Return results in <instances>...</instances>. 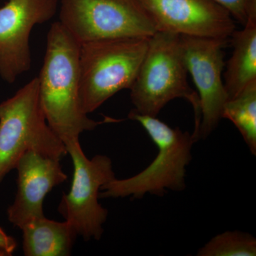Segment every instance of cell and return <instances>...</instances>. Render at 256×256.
<instances>
[{"mask_svg":"<svg viewBox=\"0 0 256 256\" xmlns=\"http://www.w3.org/2000/svg\"><path fill=\"white\" fill-rule=\"evenodd\" d=\"M46 42L38 77L40 102L47 124L64 144L79 141L84 131L101 124L120 121L108 117L96 121L82 110L79 95L80 44L60 22L52 25Z\"/></svg>","mask_w":256,"mask_h":256,"instance_id":"cell-1","label":"cell"},{"mask_svg":"<svg viewBox=\"0 0 256 256\" xmlns=\"http://www.w3.org/2000/svg\"><path fill=\"white\" fill-rule=\"evenodd\" d=\"M188 72L185 65L180 35L156 32L150 37L148 48L130 90V98L138 114L156 117L170 101L184 98L192 104L194 112L196 136L201 122L198 92L190 87Z\"/></svg>","mask_w":256,"mask_h":256,"instance_id":"cell-2","label":"cell"},{"mask_svg":"<svg viewBox=\"0 0 256 256\" xmlns=\"http://www.w3.org/2000/svg\"><path fill=\"white\" fill-rule=\"evenodd\" d=\"M128 118L144 128L156 144V159L139 174L124 180H114L104 185L100 198H142L146 194L164 196L166 190L182 192L186 188V168L191 162L195 141L192 134L170 127L156 117L132 110Z\"/></svg>","mask_w":256,"mask_h":256,"instance_id":"cell-3","label":"cell"},{"mask_svg":"<svg viewBox=\"0 0 256 256\" xmlns=\"http://www.w3.org/2000/svg\"><path fill=\"white\" fill-rule=\"evenodd\" d=\"M150 37L96 40L80 44L79 95L82 110L92 114L134 82Z\"/></svg>","mask_w":256,"mask_h":256,"instance_id":"cell-4","label":"cell"},{"mask_svg":"<svg viewBox=\"0 0 256 256\" xmlns=\"http://www.w3.org/2000/svg\"><path fill=\"white\" fill-rule=\"evenodd\" d=\"M30 150L60 160L68 153L47 124L40 102L38 77L0 104V183Z\"/></svg>","mask_w":256,"mask_h":256,"instance_id":"cell-5","label":"cell"},{"mask_svg":"<svg viewBox=\"0 0 256 256\" xmlns=\"http://www.w3.org/2000/svg\"><path fill=\"white\" fill-rule=\"evenodd\" d=\"M60 22L80 44L158 32L137 0H60Z\"/></svg>","mask_w":256,"mask_h":256,"instance_id":"cell-6","label":"cell"},{"mask_svg":"<svg viewBox=\"0 0 256 256\" xmlns=\"http://www.w3.org/2000/svg\"><path fill=\"white\" fill-rule=\"evenodd\" d=\"M66 146L73 161V180L68 193L60 200L58 212L84 240H100L108 212L99 203V194L116 178L112 160L102 154L88 159L79 141Z\"/></svg>","mask_w":256,"mask_h":256,"instance_id":"cell-7","label":"cell"},{"mask_svg":"<svg viewBox=\"0 0 256 256\" xmlns=\"http://www.w3.org/2000/svg\"><path fill=\"white\" fill-rule=\"evenodd\" d=\"M228 40L180 35L185 65L200 97L201 122L196 141L208 138L223 118L224 106L228 100L222 77L224 50Z\"/></svg>","mask_w":256,"mask_h":256,"instance_id":"cell-8","label":"cell"},{"mask_svg":"<svg viewBox=\"0 0 256 256\" xmlns=\"http://www.w3.org/2000/svg\"><path fill=\"white\" fill-rule=\"evenodd\" d=\"M58 0H8L0 8V76L12 84L31 68L30 38L36 24L50 21Z\"/></svg>","mask_w":256,"mask_h":256,"instance_id":"cell-9","label":"cell"},{"mask_svg":"<svg viewBox=\"0 0 256 256\" xmlns=\"http://www.w3.org/2000/svg\"><path fill=\"white\" fill-rule=\"evenodd\" d=\"M158 32L186 36L228 38L233 18L214 0H137Z\"/></svg>","mask_w":256,"mask_h":256,"instance_id":"cell-10","label":"cell"},{"mask_svg":"<svg viewBox=\"0 0 256 256\" xmlns=\"http://www.w3.org/2000/svg\"><path fill=\"white\" fill-rule=\"evenodd\" d=\"M18 192L8 210V220L21 229L25 224L44 216V200L55 186L66 181L60 160L38 152H25L16 163Z\"/></svg>","mask_w":256,"mask_h":256,"instance_id":"cell-11","label":"cell"},{"mask_svg":"<svg viewBox=\"0 0 256 256\" xmlns=\"http://www.w3.org/2000/svg\"><path fill=\"white\" fill-rule=\"evenodd\" d=\"M230 37L233 54L224 76L228 100L256 82V20L249 22L242 30H235Z\"/></svg>","mask_w":256,"mask_h":256,"instance_id":"cell-12","label":"cell"},{"mask_svg":"<svg viewBox=\"0 0 256 256\" xmlns=\"http://www.w3.org/2000/svg\"><path fill=\"white\" fill-rule=\"evenodd\" d=\"M21 230L26 256H70L78 236L66 220L56 222L45 216L28 222Z\"/></svg>","mask_w":256,"mask_h":256,"instance_id":"cell-13","label":"cell"},{"mask_svg":"<svg viewBox=\"0 0 256 256\" xmlns=\"http://www.w3.org/2000/svg\"><path fill=\"white\" fill-rule=\"evenodd\" d=\"M223 118L235 124L250 152L256 156V82L226 102Z\"/></svg>","mask_w":256,"mask_h":256,"instance_id":"cell-14","label":"cell"},{"mask_svg":"<svg viewBox=\"0 0 256 256\" xmlns=\"http://www.w3.org/2000/svg\"><path fill=\"white\" fill-rule=\"evenodd\" d=\"M197 256H255L256 238L252 234L234 230L213 237L198 249Z\"/></svg>","mask_w":256,"mask_h":256,"instance_id":"cell-15","label":"cell"},{"mask_svg":"<svg viewBox=\"0 0 256 256\" xmlns=\"http://www.w3.org/2000/svg\"><path fill=\"white\" fill-rule=\"evenodd\" d=\"M227 10L232 18L245 26L256 20V0H214Z\"/></svg>","mask_w":256,"mask_h":256,"instance_id":"cell-16","label":"cell"},{"mask_svg":"<svg viewBox=\"0 0 256 256\" xmlns=\"http://www.w3.org/2000/svg\"><path fill=\"white\" fill-rule=\"evenodd\" d=\"M16 248L15 239L8 236L0 227V252L4 254V255H12Z\"/></svg>","mask_w":256,"mask_h":256,"instance_id":"cell-17","label":"cell"}]
</instances>
